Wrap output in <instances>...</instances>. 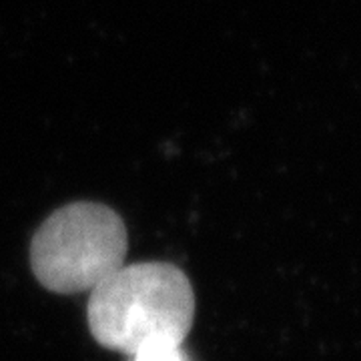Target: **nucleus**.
Returning a JSON list of instances; mask_svg holds the SVG:
<instances>
[{"label":"nucleus","instance_id":"f03ea898","mask_svg":"<svg viewBox=\"0 0 361 361\" xmlns=\"http://www.w3.org/2000/svg\"><path fill=\"white\" fill-rule=\"evenodd\" d=\"M129 237L123 219L101 203H71L44 221L30 243V267L54 293L92 291L125 265Z\"/></svg>","mask_w":361,"mask_h":361},{"label":"nucleus","instance_id":"7ed1b4c3","mask_svg":"<svg viewBox=\"0 0 361 361\" xmlns=\"http://www.w3.org/2000/svg\"><path fill=\"white\" fill-rule=\"evenodd\" d=\"M130 361H191L183 351V345H149L130 355Z\"/></svg>","mask_w":361,"mask_h":361},{"label":"nucleus","instance_id":"f257e3e1","mask_svg":"<svg viewBox=\"0 0 361 361\" xmlns=\"http://www.w3.org/2000/svg\"><path fill=\"white\" fill-rule=\"evenodd\" d=\"M195 317L193 285L171 263L123 265L89 297L97 343L133 355L149 345H183Z\"/></svg>","mask_w":361,"mask_h":361}]
</instances>
